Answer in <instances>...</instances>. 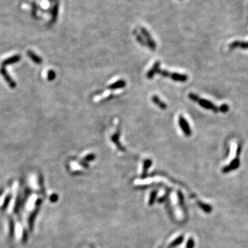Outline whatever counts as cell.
Masks as SVG:
<instances>
[{"label": "cell", "instance_id": "1", "mask_svg": "<svg viewBox=\"0 0 248 248\" xmlns=\"http://www.w3.org/2000/svg\"><path fill=\"white\" fill-rule=\"evenodd\" d=\"M189 98L195 102H197L200 106L203 107L205 109L210 110L214 112H223V113H226L228 112L230 107L227 104H223L220 107H218L216 105L213 104L212 101L209 100L200 98L199 96L194 93H190Z\"/></svg>", "mask_w": 248, "mask_h": 248}, {"label": "cell", "instance_id": "9", "mask_svg": "<svg viewBox=\"0 0 248 248\" xmlns=\"http://www.w3.org/2000/svg\"><path fill=\"white\" fill-rule=\"evenodd\" d=\"M194 240H193L192 239H190L188 241V243H187V248H192L193 247H194Z\"/></svg>", "mask_w": 248, "mask_h": 248}, {"label": "cell", "instance_id": "3", "mask_svg": "<svg viewBox=\"0 0 248 248\" xmlns=\"http://www.w3.org/2000/svg\"><path fill=\"white\" fill-rule=\"evenodd\" d=\"M179 125L180 126H181V129L183 130V131H184V134L186 135V136L189 137L191 135L192 131L188 123L187 122L186 120H185L182 116H180L179 117Z\"/></svg>", "mask_w": 248, "mask_h": 248}, {"label": "cell", "instance_id": "4", "mask_svg": "<svg viewBox=\"0 0 248 248\" xmlns=\"http://www.w3.org/2000/svg\"><path fill=\"white\" fill-rule=\"evenodd\" d=\"M170 78H172L174 81H185L187 80V77L185 74H179V73H172L170 74Z\"/></svg>", "mask_w": 248, "mask_h": 248}, {"label": "cell", "instance_id": "8", "mask_svg": "<svg viewBox=\"0 0 248 248\" xmlns=\"http://www.w3.org/2000/svg\"><path fill=\"white\" fill-rule=\"evenodd\" d=\"M200 207H201V208L203 209V211H205V212L209 213V212H212V207L210 206V205H209L201 203V205H200Z\"/></svg>", "mask_w": 248, "mask_h": 248}, {"label": "cell", "instance_id": "5", "mask_svg": "<svg viewBox=\"0 0 248 248\" xmlns=\"http://www.w3.org/2000/svg\"><path fill=\"white\" fill-rule=\"evenodd\" d=\"M159 70V62H157V63L154 65V66L152 67V68L150 70V71L148 72V73H147V78L152 79L154 75L158 72Z\"/></svg>", "mask_w": 248, "mask_h": 248}, {"label": "cell", "instance_id": "7", "mask_svg": "<svg viewBox=\"0 0 248 248\" xmlns=\"http://www.w3.org/2000/svg\"><path fill=\"white\" fill-rule=\"evenodd\" d=\"M152 101L154 103V104H156L157 106L161 107V109H165L167 107L166 104H165V103H164L163 101H161L158 97L153 96L152 98Z\"/></svg>", "mask_w": 248, "mask_h": 248}, {"label": "cell", "instance_id": "2", "mask_svg": "<svg viewBox=\"0 0 248 248\" xmlns=\"http://www.w3.org/2000/svg\"><path fill=\"white\" fill-rule=\"evenodd\" d=\"M240 165V160L239 157H236L233 159V161L230 163L229 165H227V166L224 167L223 168V173H228L233 171V170L237 169L238 167H239Z\"/></svg>", "mask_w": 248, "mask_h": 248}, {"label": "cell", "instance_id": "6", "mask_svg": "<svg viewBox=\"0 0 248 248\" xmlns=\"http://www.w3.org/2000/svg\"><path fill=\"white\" fill-rule=\"evenodd\" d=\"M125 86H126V81H124V80H119V81L114 83L113 84L110 85L109 86V88L112 90H115L118 88H124Z\"/></svg>", "mask_w": 248, "mask_h": 248}, {"label": "cell", "instance_id": "10", "mask_svg": "<svg viewBox=\"0 0 248 248\" xmlns=\"http://www.w3.org/2000/svg\"><path fill=\"white\" fill-rule=\"evenodd\" d=\"M93 158H94V155H93V154H90V155H88V157H86V159H88L87 161H91V160H92V159H93Z\"/></svg>", "mask_w": 248, "mask_h": 248}]
</instances>
